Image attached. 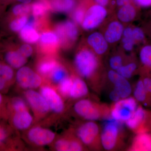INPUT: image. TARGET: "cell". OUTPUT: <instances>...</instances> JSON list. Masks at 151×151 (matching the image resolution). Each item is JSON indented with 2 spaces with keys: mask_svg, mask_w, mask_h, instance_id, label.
Here are the masks:
<instances>
[{
  "mask_svg": "<svg viewBox=\"0 0 151 151\" xmlns=\"http://www.w3.org/2000/svg\"><path fill=\"white\" fill-rule=\"evenodd\" d=\"M108 80L113 84V89L119 93L122 99L130 97L132 93V88L128 79L122 76L116 70L108 71Z\"/></svg>",
  "mask_w": 151,
  "mask_h": 151,
  "instance_id": "cell-10",
  "label": "cell"
},
{
  "mask_svg": "<svg viewBox=\"0 0 151 151\" xmlns=\"http://www.w3.org/2000/svg\"><path fill=\"white\" fill-rule=\"evenodd\" d=\"M139 9L134 2L119 7L117 13V19L124 23L134 21L139 16Z\"/></svg>",
  "mask_w": 151,
  "mask_h": 151,
  "instance_id": "cell-19",
  "label": "cell"
},
{
  "mask_svg": "<svg viewBox=\"0 0 151 151\" xmlns=\"http://www.w3.org/2000/svg\"><path fill=\"white\" fill-rule=\"evenodd\" d=\"M137 101L129 97L116 102L111 108V118L119 123H125L133 116L138 107Z\"/></svg>",
  "mask_w": 151,
  "mask_h": 151,
  "instance_id": "cell-3",
  "label": "cell"
},
{
  "mask_svg": "<svg viewBox=\"0 0 151 151\" xmlns=\"http://www.w3.org/2000/svg\"><path fill=\"white\" fill-rule=\"evenodd\" d=\"M16 80L19 86L24 89H31L37 88L42 83L40 76L26 66L20 68L18 70Z\"/></svg>",
  "mask_w": 151,
  "mask_h": 151,
  "instance_id": "cell-9",
  "label": "cell"
},
{
  "mask_svg": "<svg viewBox=\"0 0 151 151\" xmlns=\"http://www.w3.org/2000/svg\"><path fill=\"white\" fill-rule=\"evenodd\" d=\"M55 31L59 38L60 43L66 47L73 44L78 37V28L71 21H66L57 25Z\"/></svg>",
  "mask_w": 151,
  "mask_h": 151,
  "instance_id": "cell-7",
  "label": "cell"
},
{
  "mask_svg": "<svg viewBox=\"0 0 151 151\" xmlns=\"http://www.w3.org/2000/svg\"><path fill=\"white\" fill-rule=\"evenodd\" d=\"M141 78L146 89L151 97V75H141Z\"/></svg>",
  "mask_w": 151,
  "mask_h": 151,
  "instance_id": "cell-41",
  "label": "cell"
},
{
  "mask_svg": "<svg viewBox=\"0 0 151 151\" xmlns=\"http://www.w3.org/2000/svg\"><path fill=\"white\" fill-rule=\"evenodd\" d=\"M89 47L97 56H102L107 53L109 44L103 34L99 32H94L90 34L86 39Z\"/></svg>",
  "mask_w": 151,
  "mask_h": 151,
  "instance_id": "cell-11",
  "label": "cell"
},
{
  "mask_svg": "<svg viewBox=\"0 0 151 151\" xmlns=\"http://www.w3.org/2000/svg\"><path fill=\"white\" fill-rule=\"evenodd\" d=\"M12 125L19 130L27 129L32 123L33 118L28 111L18 112H9Z\"/></svg>",
  "mask_w": 151,
  "mask_h": 151,
  "instance_id": "cell-17",
  "label": "cell"
},
{
  "mask_svg": "<svg viewBox=\"0 0 151 151\" xmlns=\"http://www.w3.org/2000/svg\"><path fill=\"white\" fill-rule=\"evenodd\" d=\"M150 127H151V118L150 120Z\"/></svg>",
  "mask_w": 151,
  "mask_h": 151,
  "instance_id": "cell-51",
  "label": "cell"
},
{
  "mask_svg": "<svg viewBox=\"0 0 151 151\" xmlns=\"http://www.w3.org/2000/svg\"><path fill=\"white\" fill-rule=\"evenodd\" d=\"M115 1L116 5L119 8L133 2L132 0H115Z\"/></svg>",
  "mask_w": 151,
  "mask_h": 151,
  "instance_id": "cell-47",
  "label": "cell"
},
{
  "mask_svg": "<svg viewBox=\"0 0 151 151\" xmlns=\"http://www.w3.org/2000/svg\"><path fill=\"white\" fill-rule=\"evenodd\" d=\"M31 11V5L29 4L19 3L14 5L11 8L9 15L14 17L26 15Z\"/></svg>",
  "mask_w": 151,
  "mask_h": 151,
  "instance_id": "cell-31",
  "label": "cell"
},
{
  "mask_svg": "<svg viewBox=\"0 0 151 151\" xmlns=\"http://www.w3.org/2000/svg\"><path fill=\"white\" fill-rule=\"evenodd\" d=\"M131 151H151V134L148 132L137 134L130 148Z\"/></svg>",
  "mask_w": 151,
  "mask_h": 151,
  "instance_id": "cell-21",
  "label": "cell"
},
{
  "mask_svg": "<svg viewBox=\"0 0 151 151\" xmlns=\"http://www.w3.org/2000/svg\"><path fill=\"white\" fill-rule=\"evenodd\" d=\"M74 63L80 75L88 79L94 78L100 67L98 56L89 47H83L78 50Z\"/></svg>",
  "mask_w": 151,
  "mask_h": 151,
  "instance_id": "cell-1",
  "label": "cell"
},
{
  "mask_svg": "<svg viewBox=\"0 0 151 151\" xmlns=\"http://www.w3.org/2000/svg\"><path fill=\"white\" fill-rule=\"evenodd\" d=\"M94 2L100 5L105 7L110 3V0H94Z\"/></svg>",
  "mask_w": 151,
  "mask_h": 151,
  "instance_id": "cell-48",
  "label": "cell"
},
{
  "mask_svg": "<svg viewBox=\"0 0 151 151\" xmlns=\"http://www.w3.org/2000/svg\"><path fill=\"white\" fill-rule=\"evenodd\" d=\"M134 96L138 102L142 103L145 105L147 106L151 104V97L146 89L142 78L138 80L135 85Z\"/></svg>",
  "mask_w": 151,
  "mask_h": 151,
  "instance_id": "cell-22",
  "label": "cell"
},
{
  "mask_svg": "<svg viewBox=\"0 0 151 151\" xmlns=\"http://www.w3.org/2000/svg\"><path fill=\"white\" fill-rule=\"evenodd\" d=\"M142 27L147 35L151 38V19L148 22L144 24Z\"/></svg>",
  "mask_w": 151,
  "mask_h": 151,
  "instance_id": "cell-46",
  "label": "cell"
},
{
  "mask_svg": "<svg viewBox=\"0 0 151 151\" xmlns=\"http://www.w3.org/2000/svg\"><path fill=\"white\" fill-rule=\"evenodd\" d=\"M133 35L134 39L137 45H143L147 42V36L143 27L138 26L133 27Z\"/></svg>",
  "mask_w": 151,
  "mask_h": 151,
  "instance_id": "cell-35",
  "label": "cell"
},
{
  "mask_svg": "<svg viewBox=\"0 0 151 151\" xmlns=\"http://www.w3.org/2000/svg\"><path fill=\"white\" fill-rule=\"evenodd\" d=\"M8 117L7 105L5 99L0 92V118Z\"/></svg>",
  "mask_w": 151,
  "mask_h": 151,
  "instance_id": "cell-39",
  "label": "cell"
},
{
  "mask_svg": "<svg viewBox=\"0 0 151 151\" xmlns=\"http://www.w3.org/2000/svg\"><path fill=\"white\" fill-rule=\"evenodd\" d=\"M9 84L7 81L0 76V92L6 91Z\"/></svg>",
  "mask_w": 151,
  "mask_h": 151,
  "instance_id": "cell-45",
  "label": "cell"
},
{
  "mask_svg": "<svg viewBox=\"0 0 151 151\" xmlns=\"http://www.w3.org/2000/svg\"><path fill=\"white\" fill-rule=\"evenodd\" d=\"M139 63L134 58H133L128 62H125L116 71L122 76L129 79L138 70L139 71Z\"/></svg>",
  "mask_w": 151,
  "mask_h": 151,
  "instance_id": "cell-24",
  "label": "cell"
},
{
  "mask_svg": "<svg viewBox=\"0 0 151 151\" xmlns=\"http://www.w3.org/2000/svg\"><path fill=\"white\" fill-rule=\"evenodd\" d=\"M50 9L49 0H37L31 5V11L35 17L43 16Z\"/></svg>",
  "mask_w": 151,
  "mask_h": 151,
  "instance_id": "cell-29",
  "label": "cell"
},
{
  "mask_svg": "<svg viewBox=\"0 0 151 151\" xmlns=\"http://www.w3.org/2000/svg\"><path fill=\"white\" fill-rule=\"evenodd\" d=\"M41 94L52 111L57 113H60L63 111L64 103L61 97L54 89L49 86H43L41 89Z\"/></svg>",
  "mask_w": 151,
  "mask_h": 151,
  "instance_id": "cell-14",
  "label": "cell"
},
{
  "mask_svg": "<svg viewBox=\"0 0 151 151\" xmlns=\"http://www.w3.org/2000/svg\"><path fill=\"white\" fill-rule=\"evenodd\" d=\"M109 97L111 100L114 102V103H116V102L119 101V100H122V98L120 97L119 93L114 89L111 90V92H110V94H109Z\"/></svg>",
  "mask_w": 151,
  "mask_h": 151,
  "instance_id": "cell-44",
  "label": "cell"
},
{
  "mask_svg": "<svg viewBox=\"0 0 151 151\" xmlns=\"http://www.w3.org/2000/svg\"><path fill=\"white\" fill-rule=\"evenodd\" d=\"M139 59L141 75H151V42H147L141 45Z\"/></svg>",
  "mask_w": 151,
  "mask_h": 151,
  "instance_id": "cell-16",
  "label": "cell"
},
{
  "mask_svg": "<svg viewBox=\"0 0 151 151\" xmlns=\"http://www.w3.org/2000/svg\"><path fill=\"white\" fill-rule=\"evenodd\" d=\"M40 44V48L43 51L50 52L54 51L60 43L56 33L47 31L41 35Z\"/></svg>",
  "mask_w": 151,
  "mask_h": 151,
  "instance_id": "cell-20",
  "label": "cell"
},
{
  "mask_svg": "<svg viewBox=\"0 0 151 151\" xmlns=\"http://www.w3.org/2000/svg\"><path fill=\"white\" fill-rule=\"evenodd\" d=\"M55 149L59 151H80L83 150L81 143L73 139H61L57 141Z\"/></svg>",
  "mask_w": 151,
  "mask_h": 151,
  "instance_id": "cell-26",
  "label": "cell"
},
{
  "mask_svg": "<svg viewBox=\"0 0 151 151\" xmlns=\"http://www.w3.org/2000/svg\"><path fill=\"white\" fill-rule=\"evenodd\" d=\"M99 126L94 121L86 122L78 128L77 135L81 142L90 147H95L100 142Z\"/></svg>",
  "mask_w": 151,
  "mask_h": 151,
  "instance_id": "cell-6",
  "label": "cell"
},
{
  "mask_svg": "<svg viewBox=\"0 0 151 151\" xmlns=\"http://www.w3.org/2000/svg\"><path fill=\"white\" fill-rule=\"evenodd\" d=\"M51 9L59 12L67 13L76 7V0H49Z\"/></svg>",
  "mask_w": 151,
  "mask_h": 151,
  "instance_id": "cell-25",
  "label": "cell"
},
{
  "mask_svg": "<svg viewBox=\"0 0 151 151\" xmlns=\"http://www.w3.org/2000/svg\"><path fill=\"white\" fill-rule=\"evenodd\" d=\"M25 96L30 105L35 111L42 113H46L49 111L50 108L41 94L29 89L25 92Z\"/></svg>",
  "mask_w": 151,
  "mask_h": 151,
  "instance_id": "cell-15",
  "label": "cell"
},
{
  "mask_svg": "<svg viewBox=\"0 0 151 151\" xmlns=\"http://www.w3.org/2000/svg\"><path fill=\"white\" fill-rule=\"evenodd\" d=\"M73 84V78L67 76L59 83V89L60 93L64 96H69Z\"/></svg>",
  "mask_w": 151,
  "mask_h": 151,
  "instance_id": "cell-36",
  "label": "cell"
},
{
  "mask_svg": "<svg viewBox=\"0 0 151 151\" xmlns=\"http://www.w3.org/2000/svg\"><path fill=\"white\" fill-rule=\"evenodd\" d=\"M89 92L86 82L81 78H73V84L69 96L73 99L81 98L87 95Z\"/></svg>",
  "mask_w": 151,
  "mask_h": 151,
  "instance_id": "cell-23",
  "label": "cell"
},
{
  "mask_svg": "<svg viewBox=\"0 0 151 151\" xmlns=\"http://www.w3.org/2000/svg\"><path fill=\"white\" fill-rule=\"evenodd\" d=\"M10 132L7 127L0 123V147H10L12 143L9 139Z\"/></svg>",
  "mask_w": 151,
  "mask_h": 151,
  "instance_id": "cell-33",
  "label": "cell"
},
{
  "mask_svg": "<svg viewBox=\"0 0 151 151\" xmlns=\"http://www.w3.org/2000/svg\"><path fill=\"white\" fill-rule=\"evenodd\" d=\"M19 52L27 58L31 55L33 52V49L30 45L27 44L23 45L18 49Z\"/></svg>",
  "mask_w": 151,
  "mask_h": 151,
  "instance_id": "cell-40",
  "label": "cell"
},
{
  "mask_svg": "<svg viewBox=\"0 0 151 151\" xmlns=\"http://www.w3.org/2000/svg\"><path fill=\"white\" fill-rule=\"evenodd\" d=\"M139 8H147L151 7V0H132Z\"/></svg>",
  "mask_w": 151,
  "mask_h": 151,
  "instance_id": "cell-42",
  "label": "cell"
},
{
  "mask_svg": "<svg viewBox=\"0 0 151 151\" xmlns=\"http://www.w3.org/2000/svg\"><path fill=\"white\" fill-rule=\"evenodd\" d=\"M122 47L124 51L132 52L134 49L135 45H137L133 38L122 37Z\"/></svg>",
  "mask_w": 151,
  "mask_h": 151,
  "instance_id": "cell-38",
  "label": "cell"
},
{
  "mask_svg": "<svg viewBox=\"0 0 151 151\" xmlns=\"http://www.w3.org/2000/svg\"><path fill=\"white\" fill-rule=\"evenodd\" d=\"M0 76L10 84L14 77L13 68L8 64L0 62Z\"/></svg>",
  "mask_w": 151,
  "mask_h": 151,
  "instance_id": "cell-34",
  "label": "cell"
},
{
  "mask_svg": "<svg viewBox=\"0 0 151 151\" xmlns=\"http://www.w3.org/2000/svg\"><path fill=\"white\" fill-rule=\"evenodd\" d=\"M105 7L89 0L84 20L81 24L83 29L90 31L98 27L108 16Z\"/></svg>",
  "mask_w": 151,
  "mask_h": 151,
  "instance_id": "cell-2",
  "label": "cell"
},
{
  "mask_svg": "<svg viewBox=\"0 0 151 151\" xmlns=\"http://www.w3.org/2000/svg\"><path fill=\"white\" fill-rule=\"evenodd\" d=\"M30 0H0V6L6 8V6L16 2L20 3H27Z\"/></svg>",
  "mask_w": 151,
  "mask_h": 151,
  "instance_id": "cell-43",
  "label": "cell"
},
{
  "mask_svg": "<svg viewBox=\"0 0 151 151\" xmlns=\"http://www.w3.org/2000/svg\"><path fill=\"white\" fill-rule=\"evenodd\" d=\"M124 28L122 23L117 19L109 22L103 33L109 45L115 44L122 39Z\"/></svg>",
  "mask_w": 151,
  "mask_h": 151,
  "instance_id": "cell-13",
  "label": "cell"
},
{
  "mask_svg": "<svg viewBox=\"0 0 151 151\" xmlns=\"http://www.w3.org/2000/svg\"><path fill=\"white\" fill-rule=\"evenodd\" d=\"M125 63L124 55L121 52H116L110 57L108 64L111 70L116 71Z\"/></svg>",
  "mask_w": 151,
  "mask_h": 151,
  "instance_id": "cell-32",
  "label": "cell"
},
{
  "mask_svg": "<svg viewBox=\"0 0 151 151\" xmlns=\"http://www.w3.org/2000/svg\"><path fill=\"white\" fill-rule=\"evenodd\" d=\"M148 15L151 18V10L150 11V12H149L148 13Z\"/></svg>",
  "mask_w": 151,
  "mask_h": 151,
  "instance_id": "cell-50",
  "label": "cell"
},
{
  "mask_svg": "<svg viewBox=\"0 0 151 151\" xmlns=\"http://www.w3.org/2000/svg\"><path fill=\"white\" fill-rule=\"evenodd\" d=\"M5 9V8L0 6V18H1V16L2 14L4 12V10Z\"/></svg>",
  "mask_w": 151,
  "mask_h": 151,
  "instance_id": "cell-49",
  "label": "cell"
},
{
  "mask_svg": "<svg viewBox=\"0 0 151 151\" xmlns=\"http://www.w3.org/2000/svg\"><path fill=\"white\" fill-rule=\"evenodd\" d=\"M28 137L31 142L38 146H45L51 143L55 134L50 130L36 127L30 130Z\"/></svg>",
  "mask_w": 151,
  "mask_h": 151,
  "instance_id": "cell-12",
  "label": "cell"
},
{
  "mask_svg": "<svg viewBox=\"0 0 151 151\" xmlns=\"http://www.w3.org/2000/svg\"><path fill=\"white\" fill-rule=\"evenodd\" d=\"M58 63L53 59H47L41 62L38 66V70L42 75L51 74L52 71L58 66Z\"/></svg>",
  "mask_w": 151,
  "mask_h": 151,
  "instance_id": "cell-30",
  "label": "cell"
},
{
  "mask_svg": "<svg viewBox=\"0 0 151 151\" xmlns=\"http://www.w3.org/2000/svg\"><path fill=\"white\" fill-rule=\"evenodd\" d=\"M6 48L4 56L7 64L13 68H18L26 63V58L22 55L18 49L12 46H7Z\"/></svg>",
  "mask_w": 151,
  "mask_h": 151,
  "instance_id": "cell-18",
  "label": "cell"
},
{
  "mask_svg": "<svg viewBox=\"0 0 151 151\" xmlns=\"http://www.w3.org/2000/svg\"><path fill=\"white\" fill-rule=\"evenodd\" d=\"M119 123L111 118L105 124L100 134V143L105 150H112L118 145L120 136Z\"/></svg>",
  "mask_w": 151,
  "mask_h": 151,
  "instance_id": "cell-5",
  "label": "cell"
},
{
  "mask_svg": "<svg viewBox=\"0 0 151 151\" xmlns=\"http://www.w3.org/2000/svg\"><path fill=\"white\" fill-rule=\"evenodd\" d=\"M87 99L76 103L74 110L78 115L89 121H95L108 114V110Z\"/></svg>",
  "mask_w": 151,
  "mask_h": 151,
  "instance_id": "cell-4",
  "label": "cell"
},
{
  "mask_svg": "<svg viewBox=\"0 0 151 151\" xmlns=\"http://www.w3.org/2000/svg\"><path fill=\"white\" fill-rule=\"evenodd\" d=\"M151 115L140 106L134 112L133 116L127 122H125L127 127L130 129L137 133L148 132V122H150Z\"/></svg>",
  "mask_w": 151,
  "mask_h": 151,
  "instance_id": "cell-8",
  "label": "cell"
},
{
  "mask_svg": "<svg viewBox=\"0 0 151 151\" xmlns=\"http://www.w3.org/2000/svg\"><path fill=\"white\" fill-rule=\"evenodd\" d=\"M19 35L22 40L29 43H35L40 38L34 27L28 23L20 31Z\"/></svg>",
  "mask_w": 151,
  "mask_h": 151,
  "instance_id": "cell-27",
  "label": "cell"
},
{
  "mask_svg": "<svg viewBox=\"0 0 151 151\" xmlns=\"http://www.w3.org/2000/svg\"><path fill=\"white\" fill-rule=\"evenodd\" d=\"M8 27L11 32H18L28 22L26 15L14 17L9 15L8 17Z\"/></svg>",
  "mask_w": 151,
  "mask_h": 151,
  "instance_id": "cell-28",
  "label": "cell"
},
{
  "mask_svg": "<svg viewBox=\"0 0 151 151\" xmlns=\"http://www.w3.org/2000/svg\"><path fill=\"white\" fill-rule=\"evenodd\" d=\"M51 79L55 82L59 83L68 76L67 72L63 68L58 65L50 74Z\"/></svg>",
  "mask_w": 151,
  "mask_h": 151,
  "instance_id": "cell-37",
  "label": "cell"
}]
</instances>
